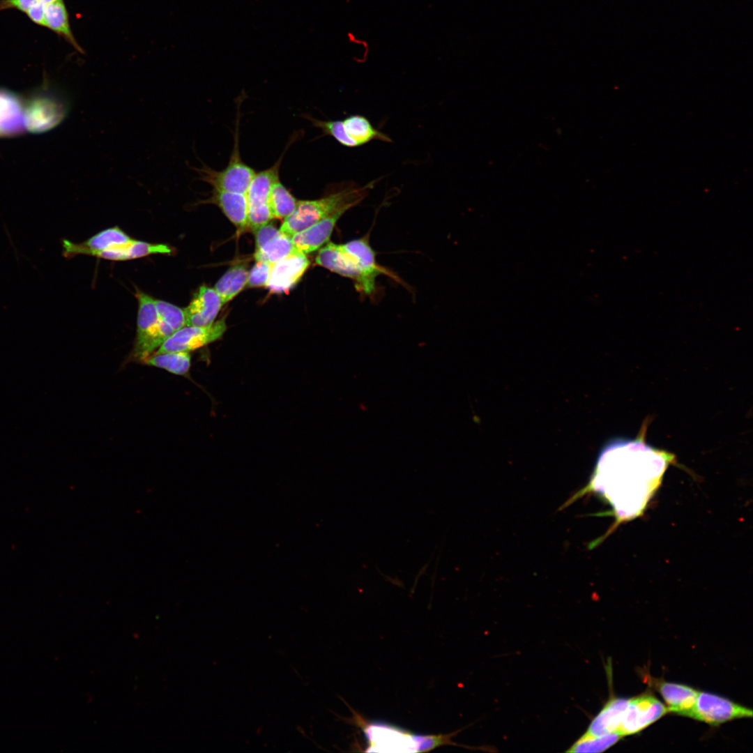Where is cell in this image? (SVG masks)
<instances>
[{
    "instance_id": "cell-28",
    "label": "cell",
    "mask_w": 753,
    "mask_h": 753,
    "mask_svg": "<svg viewBox=\"0 0 753 753\" xmlns=\"http://www.w3.org/2000/svg\"><path fill=\"white\" fill-rule=\"evenodd\" d=\"M298 201L282 184L280 178L276 180L271 190L270 208L273 218L285 219L295 210Z\"/></svg>"
},
{
    "instance_id": "cell-22",
    "label": "cell",
    "mask_w": 753,
    "mask_h": 753,
    "mask_svg": "<svg viewBox=\"0 0 753 753\" xmlns=\"http://www.w3.org/2000/svg\"><path fill=\"white\" fill-rule=\"evenodd\" d=\"M24 127V112L18 98L0 90V134H15Z\"/></svg>"
},
{
    "instance_id": "cell-27",
    "label": "cell",
    "mask_w": 753,
    "mask_h": 753,
    "mask_svg": "<svg viewBox=\"0 0 753 753\" xmlns=\"http://www.w3.org/2000/svg\"><path fill=\"white\" fill-rule=\"evenodd\" d=\"M622 736L617 732L593 736L585 732L568 748V752H602L615 745Z\"/></svg>"
},
{
    "instance_id": "cell-20",
    "label": "cell",
    "mask_w": 753,
    "mask_h": 753,
    "mask_svg": "<svg viewBox=\"0 0 753 753\" xmlns=\"http://www.w3.org/2000/svg\"><path fill=\"white\" fill-rule=\"evenodd\" d=\"M342 121L351 148L364 145L373 140L391 142L387 135L375 128L364 116L351 115Z\"/></svg>"
},
{
    "instance_id": "cell-25",
    "label": "cell",
    "mask_w": 753,
    "mask_h": 753,
    "mask_svg": "<svg viewBox=\"0 0 753 753\" xmlns=\"http://www.w3.org/2000/svg\"><path fill=\"white\" fill-rule=\"evenodd\" d=\"M144 363L147 365L164 369L176 375L184 376L190 370L191 356L189 352L185 351L155 353Z\"/></svg>"
},
{
    "instance_id": "cell-26",
    "label": "cell",
    "mask_w": 753,
    "mask_h": 753,
    "mask_svg": "<svg viewBox=\"0 0 753 753\" xmlns=\"http://www.w3.org/2000/svg\"><path fill=\"white\" fill-rule=\"evenodd\" d=\"M162 330L167 337L186 326L184 309L162 300L154 299Z\"/></svg>"
},
{
    "instance_id": "cell-12",
    "label": "cell",
    "mask_w": 753,
    "mask_h": 753,
    "mask_svg": "<svg viewBox=\"0 0 753 753\" xmlns=\"http://www.w3.org/2000/svg\"><path fill=\"white\" fill-rule=\"evenodd\" d=\"M309 265L306 254L294 252L273 264L266 287L274 293L289 291L301 279Z\"/></svg>"
},
{
    "instance_id": "cell-33",
    "label": "cell",
    "mask_w": 753,
    "mask_h": 753,
    "mask_svg": "<svg viewBox=\"0 0 753 753\" xmlns=\"http://www.w3.org/2000/svg\"><path fill=\"white\" fill-rule=\"evenodd\" d=\"M41 1L43 3H45V4H47V3H53V2H56V1H61V0H41Z\"/></svg>"
},
{
    "instance_id": "cell-1",
    "label": "cell",
    "mask_w": 753,
    "mask_h": 753,
    "mask_svg": "<svg viewBox=\"0 0 753 753\" xmlns=\"http://www.w3.org/2000/svg\"><path fill=\"white\" fill-rule=\"evenodd\" d=\"M646 427L634 439L609 441L600 451L588 485L576 496L593 492L611 507L615 524L639 517L660 486L675 455L645 441Z\"/></svg>"
},
{
    "instance_id": "cell-21",
    "label": "cell",
    "mask_w": 753,
    "mask_h": 753,
    "mask_svg": "<svg viewBox=\"0 0 753 753\" xmlns=\"http://www.w3.org/2000/svg\"><path fill=\"white\" fill-rule=\"evenodd\" d=\"M45 26L62 37L75 50L84 53L71 30L68 12L63 0L46 4Z\"/></svg>"
},
{
    "instance_id": "cell-32",
    "label": "cell",
    "mask_w": 753,
    "mask_h": 753,
    "mask_svg": "<svg viewBox=\"0 0 753 753\" xmlns=\"http://www.w3.org/2000/svg\"><path fill=\"white\" fill-rule=\"evenodd\" d=\"M40 0H0V11L16 9L26 13L29 8Z\"/></svg>"
},
{
    "instance_id": "cell-8",
    "label": "cell",
    "mask_w": 753,
    "mask_h": 753,
    "mask_svg": "<svg viewBox=\"0 0 753 753\" xmlns=\"http://www.w3.org/2000/svg\"><path fill=\"white\" fill-rule=\"evenodd\" d=\"M752 710L726 698L708 692H699L692 708L686 717L711 726L736 719L752 717Z\"/></svg>"
},
{
    "instance_id": "cell-4",
    "label": "cell",
    "mask_w": 753,
    "mask_h": 753,
    "mask_svg": "<svg viewBox=\"0 0 753 753\" xmlns=\"http://www.w3.org/2000/svg\"><path fill=\"white\" fill-rule=\"evenodd\" d=\"M355 718L360 721L358 724L368 743L367 752H422L442 745H456L451 740L454 733L415 734L385 722H364L356 714Z\"/></svg>"
},
{
    "instance_id": "cell-5",
    "label": "cell",
    "mask_w": 753,
    "mask_h": 753,
    "mask_svg": "<svg viewBox=\"0 0 753 753\" xmlns=\"http://www.w3.org/2000/svg\"><path fill=\"white\" fill-rule=\"evenodd\" d=\"M238 120L239 116H237L234 147L227 165L220 171L214 170L206 165L194 168V170L200 180L210 184L213 188L245 194L256 172L241 157Z\"/></svg>"
},
{
    "instance_id": "cell-10",
    "label": "cell",
    "mask_w": 753,
    "mask_h": 753,
    "mask_svg": "<svg viewBox=\"0 0 753 753\" xmlns=\"http://www.w3.org/2000/svg\"><path fill=\"white\" fill-rule=\"evenodd\" d=\"M227 330L225 318L203 326H184L174 333L157 349L155 353L172 351L189 352L213 342Z\"/></svg>"
},
{
    "instance_id": "cell-31",
    "label": "cell",
    "mask_w": 753,
    "mask_h": 753,
    "mask_svg": "<svg viewBox=\"0 0 753 753\" xmlns=\"http://www.w3.org/2000/svg\"><path fill=\"white\" fill-rule=\"evenodd\" d=\"M45 6L46 4L40 0L31 6L25 14L36 24L45 26Z\"/></svg>"
},
{
    "instance_id": "cell-3",
    "label": "cell",
    "mask_w": 753,
    "mask_h": 753,
    "mask_svg": "<svg viewBox=\"0 0 753 753\" xmlns=\"http://www.w3.org/2000/svg\"><path fill=\"white\" fill-rule=\"evenodd\" d=\"M375 182L372 181L363 186L352 181L345 182L319 199L298 201L294 212L282 222L280 232L291 238L336 212L348 211L367 196Z\"/></svg>"
},
{
    "instance_id": "cell-23",
    "label": "cell",
    "mask_w": 753,
    "mask_h": 753,
    "mask_svg": "<svg viewBox=\"0 0 753 753\" xmlns=\"http://www.w3.org/2000/svg\"><path fill=\"white\" fill-rule=\"evenodd\" d=\"M248 272L245 264L231 267L216 282L214 289L222 304L234 298L247 284Z\"/></svg>"
},
{
    "instance_id": "cell-29",
    "label": "cell",
    "mask_w": 753,
    "mask_h": 753,
    "mask_svg": "<svg viewBox=\"0 0 753 753\" xmlns=\"http://www.w3.org/2000/svg\"><path fill=\"white\" fill-rule=\"evenodd\" d=\"M273 264L256 261L248 275L246 285L249 287H266Z\"/></svg>"
},
{
    "instance_id": "cell-16",
    "label": "cell",
    "mask_w": 753,
    "mask_h": 753,
    "mask_svg": "<svg viewBox=\"0 0 753 753\" xmlns=\"http://www.w3.org/2000/svg\"><path fill=\"white\" fill-rule=\"evenodd\" d=\"M646 680L664 699L668 712L687 716L695 703L699 692L697 690L687 685L666 682L652 677L646 678Z\"/></svg>"
},
{
    "instance_id": "cell-15",
    "label": "cell",
    "mask_w": 753,
    "mask_h": 753,
    "mask_svg": "<svg viewBox=\"0 0 753 753\" xmlns=\"http://www.w3.org/2000/svg\"><path fill=\"white\" fill-rule=\"evenodd\" d=\"M346 212H336L292 236L296 252L307 254L321 248L328 242L336 223Z\"/></svg>"
},
{
    "instance_id": "cell-24",
    "label": "cell",
    "mask_w": 753,
    "mask_h": 753,
    "mask_svg": "<svg viewBox=\"0 0 753 753\" xmlns=\"http://www.w3.org/2000/svg\"><path fill=\"white\" fill-rule=\"evenodd\" d=\"M296 252L291 238L282 233L255 250L256 261L274 264Z\"/></svg>"
},
{
    "instance_id": "cell-14",
    "label": "cell",
    "mask_w": 753,
    "mask_h": 753,
    "mask_svg": "<svg viewBox=\"0 0 753 753\" xmlns=\"http://www.w3.org/2000/svg\"><path fill=\"white\" fill-rule=\"evenodd\" d=\"M132 238L118 227L106 229L95 234L86 241L75 243L63 239V255L66 257L76 254L92 256L94 253L126 243Z\"/></svg>"
},
{
    "instance_id": "cell-9",
    "label": "cell",
    "mask_w": 753,
    "mask_h": 753,
    "mask_svg": "<svg viewBox=\"0 0 753 753\" xmlns=\"http://www.w3.org/2000/svg\"><path fill=\"white\" fill-rule=\"evenodd\" d=\"M668 713V709L651 694L644 693L628 699L617 732L622 736L644 730Z\"/></svg>"
},
{
    "instance_id": "cell-17",
    "label": "cell",
    "mask_w": 753,
    "mask_h": 753,
    "mask_svg": "<svg viewBox=\"0 0 753 753\" xmlns=\"http://www.w3.org/2000/svg\"><path fill=\"white\" fill-rule=\"evenodd\" d=\"M203 203L218 206L239 231L249 228L248 202L245 194L213 188L211 195Z\"/></svg>"
},
{
    "instance_id": "cell-18",
    "label": "cell",
    "mask_w": 753,
    "mask_h": 753,
    "mask_svg": "<svg viewBox=\"0 0 753 753\" xmlns=\"http://www.w3.org/2000/svg\"><path fill=\"white\" fill-rule=\"evenodd\" d=\"M171 250V247L166 244L151 243L132 238L126 243L96 252L92 256L112 261H124L155 254H169Z\"/></svg>"
},
{
    "instance_id": "cell-6",
    "label": "cell",
    "mask_w": 753,
    "mask_h": 753,
    "mask_svg": "<svg viewBox=\"0 0 753 753\" xmlns=\"http://www.w3.org/2000/svg\"><path fill=\"white\" fill-rule=\"evenodd\" d=\"M138 314L136 337L130 360L144 363L167 340L156 312L154 299L137 291Z\"/></svg>"
},
{
    "instance_id": "cell-19",
    "label": "cell",
    "mask_w": 753,
    "mask_h": 753,
    "mask_svg": "<svg viewBox=\"0 0 753 753\" xmlns=\"http://www.w3.org/2000/svg\"><path fill=\"white\" fill-rule=\"evenodd\" d=\"M628 701L625 698L611 697L592 720L586 732L593 736H603L617 731Z\"/></svg>"
},
{
    "instance_id": "cell-13",
    "label": "cell",
    "mask_w": 753,
    "mask_h": 753,
    "mask_svg": "<svg viewBox=\"0 0 753 753\" xmlns=\"http://www.w3.org/2000/svg\"><path fill=\"white\" fill-rule=\"evenodd\" d=\"M222 305L214 288L205 285L200 287L189 305L184 308L185 326H203L212 324Z\"/></svg>"
},
{
    "instance_id": "cell-30",
    "label": "cell",
    "mask_w": 753,
    "mask_h": 753,
    "mask_svg": "<svg viewBox=\"0 0 753 753\" xmlns=\"http://www.w3.org/2000/svg\"><path fill=\"white\" fill-rule=\"evenodd\" d=\"M255 237V250L260 248L281 232L271 222L252 229Z\"/></svg>"
},
{
    "instance_id": "cell-2",
    "label": "cell",
    "mask_w": 753,
    "mask_h": 753,
    "mask_svg": "<svg viewBox=\"0 0 753 753\" xmlns=\"http://www.w3.org/2000/svg\"><path fill=\"white\" fill-rule=\"evenodd\" d=\"M369 237V234H367L344 243L328 242L320 248L315 263L351 279L356 291L361 294L373 296L379 276H395L377 262L376 252L370 245Z\"/></svg>"
},
{
    "instance_id": "cell-11",
    "label": "cell",
    "mask_w": 753,
    "mask_h": 753,
    "mask_svg": "<svg viewBox=\"0 0 753 753\" xmlns=\"http://www.w3.org/2000/svg\"><path fill=\"white\" fill-rule=\"evenodd\" d=\"M63 105L49 97H38L31 100L24 112V126L31 132H42L53 128L64 118Z\"/></svg>"
},
{
    "instance_id": "cell-7",
    "label": "cell",
    "mask_w": 753,
    "mask_h": 753,
    "mask_svg": "<svg viewBox=\"0 0 753 753\" xmlns=\"http://www.w3.org/2000/svg\"><path fill=\"white\" fill-rule=\"evenodd\" d=\"M284 152L271 167L255 174L245 193L249 228L254 229L273 219L270 194L274 182L280 178V167Z\"/></svg>"
}]
</instances>
